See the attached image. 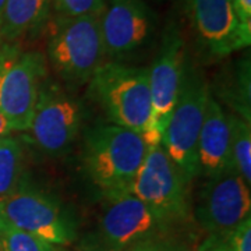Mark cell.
Masks as SVG:
<instances>
[{
    "mask_svg": "<svg viewBox=\"0 0 251 251\" xmlns=\"http://www.w3.org/2000/svg\"><path fill=\"white\" fill-rule=\"evenodd\" d=\"M147 150L144 137L135 131L116 125L97 126L84 140V168L105 196L128 193Z\"/></svg>",
    "mask_w": 251,
    "mask_h": 251,
    "instance_id": "1",
    "label": "cell"
},
{
    "mask_svg": "<svg viewBox=\"0 0 251 251\" xmlns=\"http://www.w3.org/2000/svg\"><path fill=\"white\" fill-rule=\"evenodd\" d=\"M88 82L91 98L98 102L112 125L144 135L151 115L148 67L109 60Z\"/></svg>",
    "mask_w": 251,
    "mask_h": 251,
    "instance_id": "2",
    "label": "cell"
},
{
    "mask_svg": "<svg viewBox=\"0 0 251 251\" xmlns=\"http://www.w3.org/2000/svg\"><path fill=\"white\" fill-rule=\"evenodd\" d=\"M105 198L95 225L75 244L77 251H125L140 240L179 227L130 193Z\"/></svg>",
    "mask_w": 251,
    "mask_h": 251,
    "instance_id": "3",
    "label": "cell"
},
{
    "mask_svg": "<svg viewBox=\"0 0 251 251\" xmlns=\"http://www.w3.org/2000/svg\"><path fill=\"white\" fill-rule=\"evenodd\" d=\"M48 59L53 72L66 84L88 82L106 59L98 13L75 17L59 16L49 36Z\"/></svg>",
    "mask_w": 251,
    "mask_h": 251,
    "instance_id": "4",
    "label": "cell"
},
{
    "mask_svg": "<svg viewBox=\"0 0 251 251\" xmlns=\"http://www.w3.org/2000/svg\"><path fill=\"white\" fill-rule=\"evenodd\" d=\"M209 90L204 75L187 63L179 98L161 138L162 148L188 181L197 177V144L211 95Z\"/></svg>",
    "mask_w": 251,
    "mask_h": 251,
    "instance_id": "5",
    "label": "cell"
},
{
    "mask_svg": "<svg viewBox=\"0 0 251 251\" xmlns=\"http://www.w3.org/2000/svg\"><path fill=\"white\" fill-rule=\"evenodd\" d=\"M190 181L161 144L148 145L147 155L128 193L175 225L187 222L191 212Z\"/></svg>",
    "mask_w": 251,
    "mask_h": 251,
    "instance_id": "6",
    "label": "cell"
},
{
    "mask_svg": "<svg viewBox=\"0 0 251 251\" xmlns=\"http://www.w3.org/2000/svg\"><path fill=\"white\" fill-rule=\"evenodd\" d=\"M46 74L44 54L10 45L0 63V112L13 131H28Z\"/></svg>",
    "mask_w": 251,
    "mask_h": 251,
    "instance_id": "7",
    "label": "cell"
},
{
    "mask_svg": "<svg viewBox=\"0 0 251 251\" xmlns=\"http://www.w3.org/2000/svg\"><path fill=\"white\" fill-rule=\"evenodd\" d=\"M187 64L186 42L176 25L166 28L155 60L148 67L151 115L144 140L147 145H158L179 98Z\"/></svg>",
    "mask_w": 251,
    "mask_h": 251,
    "instance_id": "8",
    "label": "cell"
},
{
    "mask_svg": "<svg viewBox=\"0 0 251 251\" xmlns=\"http://www.w3.org/2000/svg\"><path fill=\"white\" fill-rule=\"evenodd\" d=\"M0 216L7 222L54 246L77 240V222L59 201L35 188L20 186L0 200Z\"/></svg>",
    "mask_w": 251,
    "mask_h": 251,
    "instance_id": "9",
    "label": "cell"
},
{
    "mask_svg": "<svg viewBox=\"0 0 251 251\" xmlns=\"http://www.w3.org/2000/svg\"><path fill=\"white\" fill-rule=\"evenodd\" d=\"M82 123V109L57 84H44L27 133L42 152L59 156L74 143Z\"/></svg>",
    "mask_w": 251,
    "mask_h": 251,
    "instance_id": "10",
    "label": "cell"
},
{
    "mask_svg": "<svg viewBox=\"0 0 251 251\" xmlns=\"http://www.w3.org/2000/svg\"><path fill=\"white\" fill-rule=\"evenodd\" d=\"M198 45L211 59H224L251 44V28L240 21L232 0H187Z\"/></svg>",
    "mask_w": 251,
    "mask_h": 251,
    "instance_id": "11",
    "label": "cell"
},
{
    "mask_svg": "<svg viewBox=\"0 0 251 251\" xmlns=\"http://www.w3.org/2000/svg\"><path fill=\"white\" fill-rule=\"evenodd\" d=\"M193 214L205 233L234 227L251 216L250 186L233 169L209 177L198 193Z\"/></svg>",
    "mask_w": 251,
    "mask_h": 251,
    "instance_id": "12",
    "label": "cell"
},
{
    "mask_svg": "<svg viewBox=\"0 0 251 251\" xmlns=\"http://www.w3.org/2000/svg\"><path fill=\"white\" fill-rule=\"evenodd\" d=\"M106 57L119 62L148 44L153 14L143 0H103L98 13Z\"/></svg>",
    "mask_w": 251,
    "mask_h": 251,
    "instance_id": "13",
    "label": "cell"
},
{
    "mask_svg": "<svg viewBox=\"0 0 251 251\" xmlns=\"http://www.w3.org/2000/svg\"><path fill=\"white\" fill-rule=\"evenodd\" d=\"M197 176L214 177L232 169L229 112L209 95L197 144Z\"/></svg>",
    "mask_w": 251,
    "mask_h": 251,
    "instance_id": "14",
    "label": "cell"
},
{
    "mask_svg": "<svg viewBox=\"0 0 251 251\" xmlns=\"http://www.w3.org/2000/svg\"><path fill=\"white\" fill-rule=\"evenodd\" d=\"M53 0H6L0 18V39L11 44L36 36L46 25Z\"/></svg>",
    "mask_w": 251,
    "mask_h": 251,
    "instance_id": "15",
    "label": "cell"
},
{
    "mask_svg": "<svg viewBox=\"0 0 251 251\" xmlns=\"http://www.w3.org/2000/svg\"><path fill=\"white\" fill-rule=\"evenodd\" d=\"M250 60L243 59L225 77H221L216 88L218 97L232 109L230 113L251 122L250 108Z\"/></svg>",
    "mask_w": 251,
    "mask_h": 251,
    "instance_id": "16",
    "label": "cell"
},
{
    "mask_svg": "<svg viewBox=\"0 0 251 251\" xmlns=\"http://www.w3.org/2000/svg\"><path fill=\"white\" fill-rule=\"evenodd\" d=\"M24 152L21 143L14 137L0 140V200L13 194L23 179Z\"/></svg>",
    "mask_w": 251,
    "mask_h": 251,
    "instance_id": "17",
    "label": "cell"
},
{
    "mask_svg": "<svg viewBox=\"0 0 251 251\" xmlns=\"http://www.w3.org/2000/svg\"><path fill=\"white\" fill-rule=\"evenodd\" d=\"M230 165L249 186L251 183V122L229 112Z\"/></svg>",
    "mask_w": 251,
    "mask_h": 251,
    "instance_id": "18",
    "label": "cell"
},
{
    "mask_svg": "<svg viewBox=\"0 0 251 251\" xmlns=\"http://www.w3.org/2000/svg\"><path fill=\"white\" fill-rule=\"evenodd\" d=\"M197 251H251V216L234 227L206 233Z\"/></svg>",
    "mask_w": 251,
    "mask_h": 251,
    "instance_id": "19",
    "label": "cell"
},
{
    "mask_svg": "<svg viewBox=\"0 0 251 251\" xmlns=\"http://www.w3.org/2000/svg\"><path fill=\"white\" fill-rule=\"evenodd\" d=\"M0 243L4 251H62L35 234L18 229L0 216Z\"/></svg>",
    "mask_w": 251,
    "mask_h": 251,
    "instance_id": "20",
    "label": "cell"
},
{
    "mask_svg": "<svg viewBox=\"0 0 251 251\" xmlns=\"http://www.w3.org/2000/svg\"><path fill=\"white\" fill-rule=\"evenodd\" d=\"M125 251H193V244L188 237L172 230L140 240Z\"/></svg>",
    "mask_w": 251,
    "mask_h": 251,
    "instance_id": "21",
    "label": "cell"
},
{
    "mask_svg": "<svg viewBox=\"0 0 251 251\" xmlns=\"http://www.w3.org/2000/svg\"><path fill=\"white\" fill-rule=\"evenodd\" d=\"M103 0H54L56 10L64 17H75L84 14H97Z\"/></svg>",
    "mask_w": 251,
    "mask_h": 251,
    "instance_id": "22",
    "label": "cell"
},
{
    "mask_svg": "<svg viewBox=\"0 0 251 251\" xmlns=\"http://www.w3.org/2000/svg\"><path fill=\"white\" fill-rule=\"evenodd\" d=\"M232 3L240 21L251 28V0H232Z\"/></svg>",
    "mask_w": 251,
    "mask_h": 251,
    "instance_id": "23",
    "label": "cell"
},
{
    "mask_svg": "<svg viewBox=\"0 0 251 251\" xmlns=\"http://www.w3.org/2000/svg\"><path fill=\"white\" fill-rule=\"evenodd\" d=\"M10 133H13V130H11V127H10L9 122L6 120V117L3 116L1 112H0V140L4 138V137H7V135H10Z\"/></svg>",
    "mask_w": 251,
    "mask_h": 251,
    "instance_id": "24",
    "label": "cell"
},
{
    "mask_svg": "<svg viewBox=\"0 0 251 251\" xmlns=\"http://www.w3.org/2000/svg\"><path fill=\"white\" fill-rule=\"evenodd\" d=\"M9 48H10V44H6V42H3V41L0 39V63H1V60L4 59V56H6V53H7Z\"/></svg>",
    "mask_w": 251,
    "mask_h": 251,
    "instance_id": "25",
    "label": "cell"
},
{
    "mask_svg": "<svg viewBox=\"0 0 251 251\" xmlns=\"http://www.w3.org/2000/svg\"><path fill=\"white\" fill-rule=\"evenodd\" d=\"M6 0H0V18H1V13H3V6H4Z\"/></svg>",
    "mask_w": 251,
    "mask_h": 251,
    "instance_id": "26",
    "label": "cell"
},
{
    "mask_svg": "<svg viewBox=\"0 0 251 251\" xmlns=\"http://www.w3.org/2000/svg\"><path fill=\"white\" fill-rule=\"evenodd\" d=\"M0 251H4V249H3V246H1V243H0Z\"/></svg>",
    "mask_w": 251,
    "mask_h": 251,
    "instance_id": "27",
    "label": "cell"
}]
</instances>
